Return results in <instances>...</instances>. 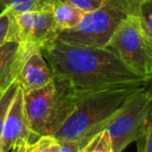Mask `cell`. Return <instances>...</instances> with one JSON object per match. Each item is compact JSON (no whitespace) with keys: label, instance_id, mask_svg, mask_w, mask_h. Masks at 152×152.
I'll use <instances>...</instances> for the list:
<instances>
[{"label":"cell","instance_id":"obj_1","mask_svg":"<svg viewBox=\"0 0 152 152\" xmlns=\"http://www.w3.org/2000/svg\"><path fill=\"white\" fill-rule=\"evenodd\" d=\"M53 76L69 81L78 91L142 87L149 78L137 75L104 47L55 42L42 50Z\"/></svg>","mask_w":152,"mask_h":152},{"label":"cell","instance_id":"obj_2","mask_svg":"<svg viewBox=\"0 0 152 152\" xmlns=\"http://www.w3.org/2000/svg\"><path fill=\"white\" fill-rule=\"evenodd\" d=\"M143 87L81 92L74 112L53 137L57 141H77L85 147L106 128L112 119Z\"/></svg>","mask_w":152,"mask_h":152},{"label":"cell","instance_id":"obj_3","mask_svg":"<svg viewBox=\"0 0 152 152\" xmlns=\"http://www.w3.org/2000/svg\"><path fill=\"white\" fill-rule=\"evenodd\" d=\"M23 94L29 129L37 140L55 134L74 112L81 91L54 76L47 86Z\"/></svg>","mask_w":152,"mask_h":152},{"label":"cell","instance_id":"obj_4","mask_svg":"<svg viewBox=\"0 0 152 152\" xmlns=\"http://www.w3.org/2000/svg\"><path fill=\"white\" fill-rule=\"evenodd\" d=\"M137 0H102L93 11L87 12L76 27L59 34L57 42L91 47H104L116 29L130 14Z\"/></svg>","mask_w":152,"mask_h":152},{"label":"cell","instance_id":"obj_5","mask_svg":"<svg viewBox=\"0 0 152 152\" xmlns=\"http://www.w3.org/2000/svg\"><path fill=\"white\" fill-rule=\"evenodd\" d=\"M104 48L137 75L145 78L152 75V50L135 13L119 25Z\"/></svg>","mask_w":152,"mask_h":152},{"label":"cell","instance_id":"obj_6","mask_svg":"<svg viewBox=\"0 0 152 152\" xmlns=\"http://www.w3.org/2000/svg\"><path fill=\"white\" fill-rule=\"evenodd\" d=\"M151 105V94L144 86L112 119L105 128L112 145V152H123L129 144L137 141Z\"/></svg>","mask_w":152,"mask_h":152},{"label":"cell","instance_id":"obj_7","mask_svg":"<svg viewBox=\"0 0 152 152\" xmlns=\"http://www.w3.org/2000/svg\"><path fill=\"white\" fill-rule=\"evenodd\" d=\"M11 14L7 42H16L41 51L57 41L61 31L50 10H40L22 14Z\"/></svg>","mask_w":152,"mask_h":152},{"label":"cell","instance_id":"obj_8","mask_svg":"<svg viewBox=\"0 0 152 152\" xmlns=\"http://www.w3.org/2000/svg\"><path fill=\"white\" fill-rule=\"evenodd\" d=\"M34 141L36 139L29 129L24 110L23 90L19 87L5 117L0 152H12Z\"/></svg>","mask_w":152,"mask_h":152},{"label":"cell","instance_id":"obj_9","mask_svg":"<svg viewBox=\"0 0 152 152\" xmlns=\"http://www.w3.org/2000/svg\"><path fill=\"white\" fill-rule=\"evenodd\" d=\"M21 46V57L18 68L17 81L23 92H30L47 86L54 76L40 49Z\"/></svg>","mask_w":152,"mask_h":152},{"label":"cell","instance_id":"obj_10","mask_svg":"<svg viewBox=\"0 0 152 152\" xmlns=\"http://www.w3.org/2000/svg\"><path fill=\"white\" fill-rule=\"evenodd\" d=\"M21 57V46L16 42H5L0 47V89L5 91L17 76Z\"/></svg>","mask_w":152,"mask_h":152},{"label":"cell","instance_id":"obj_11","mask_svg":"<svg viewBox=\"0 0 152 152\" xmlns=\"http://www.w3.org/2000/svg\"><path fill=\"white\" fill-rule=\"evenodd\" d=\"M49 10L61 32L76 27L80 23L83 15L86 14V12L71 3L57 0L51 3Z\"/></svg>","mask_w":152,"mask_h":152},{"label":"cell","instance_id":"obj_12","mask_svg":"<svg viewBox=\"0 0 152 152\" xmlns=\"http://www.w3.org/2000/svg\"><path fill=\"white\" fill-rule=\"evenodd\" d=\"M145 87L151 94L152 98V75L146 83ZM137 152H152V105L150 108L149 115L145 121L141 133L137 140Z\"/></svg>","mask_w":152,"mask_h":152},{"label":"cell","instance_id":"obj_13","mask_svg":"<svg viewBox=\"0 0 152 152\" xmlns=\"http://www.w3.org/2000/svg\"><path fill=\"white\" fill-rule=\"evenodd\" d=\"M0 10L9 11L12 14H22L49 9L40 0H0Z\"/></svg>","mask_w":152,"mask_h":152},{"label":"cell","instance_id":"obj_14","mask_svg":"<svg viewBox=\"0 0 152 152\" xmlns=\"http://www.w3.org/2000/svg\"><path fill=\"white\" fill-rule=\"evenodd\" d=\"M134 13L139 17L144 34L152 50V0H137Z\"/></svg>","mask_w":152,"mask_h":152},{"label":"cell","instance_id":"obj_15","mask_svg":"<svg viewBox=\"0 0 152 152\" xmlns=\"http://www.w3.org/2000/svg\"><path fill=\"white\" fill-rule=\"evenodd\" d=\"M57 145L53 137H41L12 152H57Z\"/></svg>","mask_w":152,"mask_h":152},{"label":"cell","instance_id":"obj_16","mask_svg":"<svg viewBox=\"0 0 152 152\" xmlns=\"http://www.w3.org/2000/svg\"><path fill=\"white\" fill-rule=\"evenodd\" d=\"M18 89H19V85H18L17 81H14L9 86V88L3 92L1 97H0V141H1V137H2L5 117H7L9 108L11 106L12 101H13Z\"/></svg>","mask_w":152,"mask_h":152},{"label":"cell","instance_id":"obj_17","mask_svg":"<svg viewBox=\"0 0 152 152\" xmlns=\"http://www.w3.org/2000/svg\"><path fill=\"white\" fill-rule=\"evenodd\" d=\"M81 152H112V145L105 129L88 142Z\"/></svg>","mask_w":152,"mask_h":152},{"label":"cell","instance_id":"obj_18","mask_svg":"<svg viewBox=\"0 0 152 152\" xmlns=\"http://www.w3.org/2000/svg\"><path fill=\"white\" fill-rule=\"evenodd\" d=\"M10 22H11V14H10V12L1 11V13H0V47L7 42Z\"/></svg>","mask_w":152,"mask_h":152},{"label":"cell","instance_id":"obj_19","mask_svg":"<svg viewBox=\"0 0 152 152\" xmlns=\"http://www.w3.org/2000/svg\"><path fill=\"white\" fill-rule=\"evenodd\" d=\"M57 152H81L83 148L77 141H57Z\"/></svg>","mask_w":152,"mask_h":152},{"label":"cell","instance_id":"obj_20","mask_svg":"<svg viewBox=\"0 0 152 152\" xmlns=\"http://www.w3.org/2000/svg\"><path fill=\"white\" fill-rule=\"evenodd\" d=\"M3 92H4V91H3V90H1V89H0V97H1V95H2V93H3Z\"/></svg>","mask_w":152,"mask_h":152}]
</instances>
